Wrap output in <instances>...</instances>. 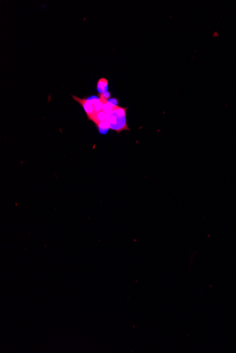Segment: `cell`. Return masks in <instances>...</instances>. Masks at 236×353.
<instances>
[{
	"label": "cell",
	"mask_w": 236,
	"mask_h": 353,
	"mask_svg": "<svg viewBox=\"0 0 236 353\" xmlns=\"http://www.w3.org/2000/svg\"><path fill=\"white\" fill-rule=\"evenodd\" d=\"M127 107L118 106L115 107L113 110L107 114L106 122L109 125L110 129L120 133L124 130H130L127 123L126 114Z\"/></svg>",
	"instance_id": "obj_1"
},
{
	"label": "cell",
	"mask_w": 236,
	"mask_h": 353,
	"mask_svg": "<svg viewBox=\"0 0 236 353\" xmlns=\"http://www.w3.org/2000/svg\"><path fill=\"white\" fill-rule=\"evenodd\" d=\"M72 97L76 102H77L79 104L81 105V107L85 111L87 118L89 121L93 122L97 114L102 111L103 104L98 97L80 98V97L75 96V95H72Z\"/></svg>",
	"instance_id": "obj_2"
},
{
	"label": "cell",
	"mask_w": 236,
	"mask_h": 353,
	"mask_svg": "<svg viewBox=\"0 0 236 353\" xmlns=\"http://www.w3.org/2000/svg\"><path fill=\"white\" fill-rule=\"evenodd\" d=\"M108 81L105 78H100L97 82V90L98 94H103L108 91Z\"/></svg>",
	"instance_id": "obj_3"
},
{
	"label": "cell",
	"mask_w": 236,
	"mask_h": 353,
	"mask_svg": "<svg viewBox=\"0 0 236 353\" xmlns=\"http://www.w3.org/2000/svg\"><path fill=\"white\" fill-rule=\"evenodd\" d=\"M96 127L98 128L100 133H102V134H106L107 133V131L110 130V127H109V125L107 124V122H101L98 123V124H96Z\"/></svg>",
	"instance_id": "obj_4"
},
{
	"label": "cell",
	"mask_w": 236,
	"mask_h": 353,
	"mask_svg": "<svg viewBox=\"0 0 236 353\" xmlns=\"http://www.w3.org/2000/svg\"><path fill=\"white\" fill-rule=\"evenodd\" d=\"M99 95H101V96H102V97H103L104 99H107V100H108V99H110V98H111V93H110V92L109 91H107V92H105V93H103V94H99Z\"/></svg>",
	"instance_id": "obj_5"
},
{
	"label": "cell",
	"mask_w": 236,
	"mask_h": 353,
	"mask_svg": "<svg viewBox=\"0 0 236 353\" xmlns=\"http://www.w3.org/2000/svg\"><path fill=\"white\" fill-rule=\"evenodd\" d=\"M108 102L115 105V106H118V102H118V99L117 98H115V97H112V98L111 97L110 99H108Z\"/></svg>",
	"instance_id": "obj_6"
}]
</instances>
